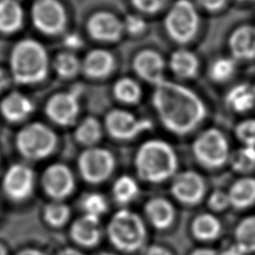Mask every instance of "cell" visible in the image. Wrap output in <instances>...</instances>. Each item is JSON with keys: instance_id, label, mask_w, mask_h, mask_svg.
Masks as SVG:
<instances>
[{"instance_id": "2", "label": "cell", "mask_w": 255, "mask_h": 255, "mask_svg": "<svg viewBox=\"0 0 255 255\" xmlns=\"http://www.w3.org/2000/svg\"><path fill=\"white\" fill-rule=\"evenodd\" d=\"M177 155L170 143L152 138L142 142L134 155L138 177L149 183H160L176 174Z\"/></svg>"}, {"instance_id": "47", "label": "cell", "mask_w": 255, "mask_h": 255, "mask_svg": "<svg viewBox=\"0 0 255 255\" xmlns=\"http://www.w3.org/2000/svg\"><path fill=\"white\" fill-rule=\"evenodd\" d=\"M17 255H45V254L36 249H25L19 252Z\"/></svg>"}, {"instance_id": "20", "label": "cell", "mask_w": 255, "mask_h": 255, "mask_svg": "<svg viewBox=\"0 0 255 255\" xmlns=\"http://www.w3.org/2000/svg\"><path fill=\"white\" fill-rule=\"evenodd\" d=\"M115 68V58L107 50L95 49L85 57L82 69L86 76L93 79L108 77Z\"/></svg>"}, {"instance_id": "11", "label": "cell", "mask_w": 255, "mask_h": 255, "mask_svg": "<svg viewBox=\"0 0 255 255\" xmlns=\"http://www.w3.org/2000/svg\"><path fill=\"white\" fill-rule=\"evenodd\" d=\"M80 90L60 92L47 102L45 111L47 117L59 126L73 125L80 112Z\"/></svg>"}, {"instance_id": "51", "label": "cell", "mask_w": 255, "mask_h": 255, "mask_svg": "<svg viewBox=\"0 0 255 255\" xmlns=\"http://www.w3.org/2000/svg\"><path fill=\"white\" fill-rule=\"evenodd\" d=\"M254 87H255V85H254Z\"/></svg>"}, {"instance_id": "46", "label": "cell", "mask_w": 255, "mask_h": 255, "mask_svg": "<svg viewBox=\"0 0 255 255\" xmlns=\"http://www.w3.org/2000/svg\"><path fill=\"white\" fill-rule=\"evenodd\" d=\"M57 255H83L81 252H79L76 249L73 248H65L61 250Z\"/></svg>"}, {"instance_id": "10", "label": "cell", "mask_w": 255, "mask_h": 255, "mask_svg": "<svg viewBox=\"0 0 255 255\" xmlns=\"http://www.w3.org/2000/svg\"><path fill=\"white\" fill-rule=\"evenodd\" d=\"M31 14L35 27L45 34L55 35L64 29L66 13L58 0H36Z\"/></svg>"}, {"instance_id": "6", "label": "cell", "mask_w": 255, "mask_h": 255, "mask_svg": "<svg viewBox=\"0 0 255 255\" xmlns=\"http://www.w3.org/2000/svg\"><path fill=\"white\" fill-rule=\"evenodd\" d=\"M192 152L199 164L210 169L220 168L230 156L228 140L216 128H206L195 137Z\"/></svg>"}, {"instance_id": "45", "label": "cell", "mask_w": 255, "mask_h": 255, "mask_svg": "<svg viewBox=\"0 0 255 255\" xmlns=\"http://www.w3.org/2000/svg\"><path fill=\"white\" fill-rule=\"evenodd\" d=\"M8 84H9L8 77L6 76L5 72L2 69H0V92L4 90L8 86Z\"/></svg>"}, {"instance_id": "26", "label": "cell", "mask_w": 255, "mask_h": 255, "mask_svg": "<svg viewBox=\"0 0 255 255\" xmlns=\"http://www.w3.org/2000/svg\"><path fill=\"white\" fill-rule=\"evenodd\" d=\"M191 231L198 240L212 241L220 235L221 223L213 214L202 213L192 221Z\"/></svg>"}, {"instance_id": "12", "label": "cell", "mask_w": 255, "mask_h": 255, "mask_svg": "<svg viewBox=\"0 0 255 255\" xmlns=\"http://www.w3.org/2000/svg\"><path fill=\"white\" fill-rule=\"evenodd\" d=\"M205 182L196 171L185 170L173 176L170 185L172 196L187 205L197 204L205 194Z\"/></svg>"}, {"instance_id": "40", "label": "cell", "mask_w": 255, "mask_h": 255, "mask_svg": "<svg viewBox=\"0 0 255 255\" xmlns=\"http://www.w3.org/2000/svg\"><path fill=\"white\" fill-rule=\"evenodd\" d=\"M197 2L205 10L215 12L221 10L226 5L227 0H197Z\"/></svg>"}, {"instance_id": "17", "label": "cell", "mask_w": 255, "mask_h": 255, "mask_svg": "<svg viewBox=\"0 0 255 255\" xmlns=\"http://www.w3.org/2000/svg\"><path fill=\"white\" fill-rule=\"evenodd\" d=\"M228 46L235 60H251L255 57V26L242 25L230 35Z\"/></svg>"}, {"instance_id": "18", "label": "cell", "mask_w": 255, "mask_h": 255, "mask_svg": "<svg viewBox=\"0 0 255 255\" xmlns=\"http://www.w3.org/2000/svg\"><path fill=\"white\" fill-rule=\"evenodd\" d=\"M70 232L76 243L85 247H93L99 243L102 235L100 217L84 214L75 220Z\"/></svg>"}, {"instance_id": "27", "label": "cell", "mask_w": 255, "mask_h": 255, "mask_svg": "<svg viewBox=\"0 0 255 255\" xmlns=\"http://www.w3.org/2000/svg\"><path fill=\"white\" fill-rule=\"evenodd\" d=\"M235 244L246 254L255 252V215L243 218L234 231Z\"/></svg>"}, {"instance_id": "34", "label": "cell", "mask_w": 255, "mask_h": 255, "mask_svg": "<svg viewBox=\"0 0 255 255\" xmlns=\"http://www.w3.org/2000/svg\"><path fill=\"white\" fill-rule=\"evenodd\" d=\"M54 66L58 75L66 79L75 77L82 67L78 58L70 52L60 53L55 59Z\"/></svg>"}, {"instance_id": "14", "label": "cell", "mask_w": 255, "mask_h": 255, "mask_svg": "<svg viewBox=\"0 0 255 255\" xmlns=\"http://www.w3.org/2000/svg\"><path fill=\"white\" fill-rule=\"evenodd\" d=\"M42 185L50 197L55 200L66 198L74 190L75 180L70 168L63 163L49 165L42 176Z\"/></svg>"}, {"instance_id": "48", "label": "cell", "mask_w": 255, "mask_h": 255, "mask_svg": "<svg viewBox=\"0 0 255 255\" xmlns=\"http://www.w3.org/2000/svg\"><path fill=\"white\" fill-rule=\"evenodd\" d=\"M0 255H6V250L1 244H0Z\"/></svg>"}, {"instance_id": "7", "label": "cell", "mask_w": 255, "mask_h": 255, "mask_svg": "<svg viewBox=\"0 0 255 255\" xmlns=\"http://www.w3.org/2000/svg\"><path fill=\"white\" fill-rule=\"evenodd\" d=\"M167 35L176 43L190 42L199 29V15L189 0H176L164 17Z\"/></svg>"}, {"instance_id": "21", "label": "cell", "mask_w": 255, "mask_h": 255, "mask_svg": "<svg viewBox=\"0 0 255 255\" xmlns=\"http://www.w3.org/2000/svg\"><path fill=\"white\" fill-rule=\"evenodd\" d=\"M31 100L19 92L8 94L0 103V112L9 122L16 123L25 120L33 112Z\"/></svg>"}, {"instance_id": "28", "label": "cell", "mask_w": 255, "mask_h": 255, "mask_svg": "<svg viewBox=\"0 0 255 255\" xmlns=\"http://www.w3.org/2000/svg\"><path fill=\"white\" fill-rule=\"evenodd\" d=\"M113 93L118 101L126 105H134L141 98L140 86L136 81L128 77L119 79L114 85Z\"/></svg>"}, {"instance_id": "32", "label": "cell", "mask_w": 255, "mask_h": 255, "mask_svg": "<svg viewBox=\"0 0 255 255\" xmlns=\"http://www.w3.org/2000/svg\"><path fill=\"white\" fill-rule=\"evenodd\" d=\"M236 71L234 58L220 57L215 59L208 69L209 78L216 83H224L230 80Z\"/></svg>"}, {"instance_id": "3", "label": "cell", "mask_w": 255, "mask_h": 255, "mask_svg": "<svg viewBox=\"0 0 255 255\" xmlns=\"http://www.w3.org/2000/svg\"><path fill=\"white\" fill-rule=\"evenodd\" d=\"M48 55L45 48L33 39L19 41L10 55V69L15 82L36 84L42 82L48 73Z\"/></svg>"}, {"instance_id": "43", "label": "cell", "mask_w": 255, "mask_h": 255, "mask_svg": "<svg viewBox=\"0 0 255 255\" xmlns=\"http://www.w3.org/2000/svg\"><path fill=\"white\" fill-rule=\"evenodd\" d=\"M219 255H246V253L243 250H241L237 246V244H232V245H229L226 248H224L219 253Z\"/></svg>"}, {"instance_id": "19", "label": "cell", "mask_w": 255, "mask_h": 255, "mask_svg": "<svg viewBox=\"0 0 255 255\" xmlns=\"http://www.w3.org/2000/svg\"><path fill=\"white\" fill-rule=\"evenodd\" d=\"M144 214L153 227L162 230L168 228L174 221L175 209L167 199L157 196L145 203Z\"/></svg>"}, {"instance_id": "22", "label": "cell", "mask_w": 255, "mask_h": 255, "mask_svg": "<svg viewBox=\"0 0 255 255\" xmlns=\"http://www.w3.org/2000/svg\"><path fill=\"white\" fill-rule=\"evenodd\" d=\"M226 107L237 114H244L255 107V87L247 83L237 84L225 96Z\"/></svg>"}, {"instance_id": "16", "label": "cell", "mask_w": 255, "mask_h": 255, "mask_svg": "<svg viewBox=\"0 0 255 255\" xmlns=\"http://www.w3.org/2000/svg\"><path fill=\"white\" fill-rule=\"evenodd\" d=\"M132 68L140 79L153 86L164 80L165 63L162 56L154 50L139 51L133 58Z\"/></svg>"}, {"instance_id": "42", "label": "cell", "mask_w": 255, "mask_h": 255, "mask_svg": "<svg viewBox=\"0 0 255 255\" xmlns=\"http://www.w3.org/2000/svg\"><path fill=\"white\" fill-rule=\"evenodd\" d=\"M141 255H171L166 249L158 245H150L143 249Z\"/></svg>"}, {"instance_id": "38", "label": "cell", "mask_w": 255, "mask_h": 255, "mask_svg": "<svg viewBox=\"0 0 255 255\" xmlns=\"http://www.w3.org/2000/svg\"><path fill=\"white\" fill-rule=\"evenodd\" d=\"M208 207L213 211H222L230 206L228 193L222 190L213 191L208 197Z\"/></svg>"}, {"instance_id": "31", "label": "cell", "mask_w": 255, "mask_h": 255, "mask_svg": "<svg viewBox=\"0 0 255 255\" xmlns=\"http://www.w3.org/2000/svg\"><path fill=\"white\" fill-rule=\"evenodd\" d=\"M229 163L236 172L247 173L255 168V146L242 145L230 153Z\"/></svg>"}, {"instance_id": "24", "label": "cell", "mask_w": 255, "mask_h": 255, "mask_svg": "<svg viewBox=\"0 0 255 255\" xmlns=\"http://www.w3.org/2000/svg\"><path fill=\"white\" fill-rule=\"evenodd\" d=\"M169 68L178 78L192 79L198 73L199 61L192 52L178 49L170 55Z\"/></svg>"}, {"instance_id": "8", "label": "cell", "mask_w": 255, "mask_h": 255, "mask_svg": "<svg viewBox=\"0 0 255 255\" xmlns=\"http://www.w3.org/2000/svg\"><path fill=\"white\" fill-rule=\"evenodd\" d=\"M78 166L82 177L90 183H101L107 180L114 171L115 157L103 147L91 146L79 156Z\"/></svg>"}, {"instance_id": "50", "label": "cell", "mask_w": 255, "mask_h": 255, "mask_svg": "<svg viewBox=\"0 0 255 255\" xmlns=\"http://www.w3.org/2000/svg\"><path fill=\"white\" fill-rule=\"evenodd\" d=\"M238 1H253V0H238Z\"/></svg>"}, {"instance_id": "25", "label": "cell", "mask_w": 255, "mask_h": 255, "mask_svg": "<svg viewBox=\"0 0 255 255\" xmlns=\"http://www.w3.org/2000/svg\"><path fill=\"white\" fill-rule=\"evenodd\" d=\"M23 24V9L16 0H0V31L14 33Z\"/></svg>"}, {"instance_id": "29", "label": "cell", "mask_w": 255, "mask_h": 255, "mask_svg": "<svg viewBox=\"0 0 255 255\" xmlns=\"http://www.w3.org/2000/svg\"><path fill=\"white\" fill-rule=\"evenodd\" d=\"M103 134V128L100 122L94 117H88L84 119L75 130L76 139L83 145L95 146V144L101 139Z\"/></svg>"}, {"instance_id": "35", "label": "cell", "mask_w": 255, "mask_h": 255, "mask_svg": "<svg viewBox=\"0 0 255 255\" xmlns=\"http://www.w3.org/2000/svg\"><path fill=\"white\" fill-rule=\"evenodd\" d=\"M85 214L100 217L108 210V202L106 197L98 192L86 194L81 202Z\"/></svg>"}, {"instance_id": "49", "label": "cell", "mask_w": 255, "mask_h": 255, "mask_svg": "<svg viewBox=\"0 0 255 255\" xmlns=\"http://www.w3.org/2000/svg\"><path fill=\"white\" fill-rule=\"evenodd\" d=\"M101 255H115V254H113V253H109V252H106V253H102Z\"/></svg>"}, {"instance_id": "15", "label": "cell", "mask_w": 255, "mask_h": 255, "mask_svg": "<svg viewBox=\"0 0 255 255\" xmlns=\"http://www.w3.org/2000/svg\"><path fill=\"white\" fill-rule=\"evenodd\" d=\"M87 29L92 38L102 42H116L124 32V24L115 14L99 11L88 21Z\"/></svg>"}, {"instance_id": "39", "label": "cell", "mask_w": 255, "mask_h": 255, "mask_svg": "<svg viewBox=\"0 0 255 255\" xmlns=\"http://www.w3.org/2000/svg\"><path fill=\"white\" fill-rule=\"evenodd\" d=\"M131 4L139 11L147 14H153L159 11L167 0H130Z\"/></svg>"}, {"instance_id": "4", "label": "cell", "mask_w": 255, "mask_h": 255, "mask_svg": "<svg viewBox=\"0 0 255 255\" xmlns=\"http://www.w3.org/2000/svg\"><path fill=\"white\" fill-rule=\"evenodd\" d=\"M108 236L111 243L124 252H133L144 244L146 229L143 220L128 209L117 211L108 223Z\"/></svg>"}, {"instance_id": "5", "label": "cell", "mask_w": 255, "mask_h": 255, "mask_svg": "<svg viewBox=\"0 0 255 255\" xmlns=\"http://www.w3.org/2000/svg\"><path fill=\"white\" fill-rule=\"evenodd\" d=\"M57 135L46 125L32 123L20 129L16 136V146L20 154L29 160H39L49 156L56 148Z\"/></svg>"}, {"instance_id": "13", "label": "cell", "mask_w": 255, "mask_h": 255, "mask_svg": "<svg viewBox=\"0 0 255 255\" xmlns=\"http://www.w3.org/2000/svg\"><path fill=\"white\" fill-rule=\"evenodd\" d=\"M2 187L5 194L14 201L27 199L34 188V173L23 163L12 164L5 172Z\"/></svg>"}, {"instance_id": "23", "label": "cell", "mask_w": 255, "mask_h": 255, "mask_svg": "<svg viewBox=\"0 0 255 255\" xmlns=\"http://www.w3.org/2000/svg\"><path fill=\"white\" fill-rule=\"evenodd\" d=\"M230 206L245 209L255 202V178L241 177L234 181L228 190Z\"/></svg>"}, {"instance_id": "33", "label": "cell", "mask_w": 255, "mask_h": 255, "mask_svg": "<svg viewBox=\"0 0 255 255\" xmlns=\"http://www.w3.org/2000/svg\"><path fill=\"white\" fill-rule=\"evenodd\" d=\"M70 214L69 206L59 200L47 204L44 209V218L53 227L63 226L69 220Z\"/></svg>"}, {"instance_id": "37", "label": "cell", "mask_w": 255, "mask_h": 255, "mask_svg": "<svg viewBox=\"0 0 255 255\" xmlns=\"http://www.w3.org/2000/svg\"><path fill=\"white\" fill-rule=\"evenodd\" d=\"M123 24L124 29L130 35H140L146 29V22L137 15H128Z\"/></svg>"}, {"instance_id": "9", "label": "cell", "mask_w": 255, "mask_h": 255, "mask_svg": "<svg viewBox=\"0 0 255 255\" xmlns=\"http://www.w3.org/2000/svg\"><path fill=\"white\" fill-rule=\"evenodd\" d=\"M105 128L114 138L127 140L151 129L152 124L149 120L137 118L127 110L115 109L107 114Z\"/></svg>"}, {"instance_id": "36", "label": "cell", "mask_w": 255, "mask_h": 255, "mask_svg": "<svg viewBox=\"0 0 255 255\" xmlns=\"http://www.w3.org/2000/svg\"><path fill=\"white\" fill-rule=\"evenodd\" d=\"M237 139L247 146H255V119H246L235 127Z\"/></svg>"}, {"instance_id": "1", "label": "cell", "mask_w": 255, "mask_h": 255, "mask_svg": "<svg viewBox=\"0 0 255 255\" xmlns=\"http://www.w3.org/2000/svg\"><path fill=\"white\" fill-rule=\"evenodd\" d=\"M151 103L161 125L178 135L194 130L207 116L206 106L195 92L165 79L154 85Z\"/></svg>"}, {"instance_id": "30", "label": "cell", "mask_w": 255, "mask_h": 255, "mask_svg": "<svg viewBox=\"0 0 255 255\" xmlns=\"http://www.w3.org/2000/svg\"><path fill=\"white\" fill-rule=\"evenodd\" d=\"M113 196L120 204H128L133 201L139 194V187L134 178L129 175L120 176L113 185Z\"/></svg>"}, {"instance_id": "44", "label": "cell", "mask_w": 255, "mask_h": 255, "mask_svg": "<svg viewBox=\"0 0 255 255\" xmlns=\"http://www.w3.org/2000/svg\"><path fill=\"white\" fill-rule=\"evenodd\" d=\"M191 255H219V253L209 248H199L194 250Z\"/></svg>"}, {"instance_id": "41", "label": "cell", "mask_w": 255, "mask_h": 255, "mask_svg": "<svg viewBox=\"0 0 255 255\" xmlns=\"http://www.w3.org/2000/svg\"><path fill=\"white\" fill-rule=\"evenodd\" d=\"M64 44L69 49H78L82 46L83 41L77 34H70L64 39Z\"/></svg>"}]
</instances>
